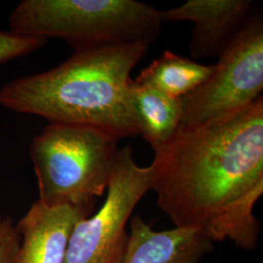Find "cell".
I'll return each instance as SVG.
<instances>
[{"mask_svg": "<svg viewBox=\"0 0 263 263\" xmlns=\"http://www.w3.org/2000/svg\"><path fill=\"white\" fill-rule=\"evenodd\" d=\"M9 31L64 39L74 50L143 44L159 36L160 11L136 0H24L10 14Z\"/></svg>", "mask_w": 263, "mask_h": 263, "instance_id": "3", "label": "cell"}, {"mask_svg": "<svg viewBox=\"0 0 263 263\" xmlns=\"http://www.w3.org/2000/svg\"><path fill=\"white\" fill-rule=\"evenodd\" d=\"M47 40L28 37L0 30V64L27 56L44 47Z\"/></svg>", "mask_w": 263, "mask_h": 263, "instance_id": "12", "label": "cell"}, {"mask_svg": "<svg viewBox=\"0 0 263 263\" xmlns=\"http://www.w3.org/2000/svg\"><path fill=\"white\" fill-rule=\"evenodd\" d=\"M119 139L79 124L50 122L30 143L38 201L93 210L106 191Z\"/></svg>", "mask_w": 263, "mask_h": 263, "instance_id": "4", "label": "cell"}, {"mask_svg": "<svg viewBox=\"0 0 263 263\" xmlns=\"http://www.w3.org/2000/svg\"><path fill=\"white\" fill-rule=\"evenodd\" d=\"M151 189V168L141 167L130 145L119 148L104 205L76 223L65 263H123L133 211Z\"/></svg>", "mask_w": 263, "mask_h": 263, "instance_id": "5", "label": "cell"}, {"mask_svg": "<svg viewBox=\"0 0 263 263\" xmlns=\"http://www.w3.org/2000/svg\"><path fill=\"white\" fill-rule=\"evenodd\" d=\"M217 59L207 80L181 99V125H197L222 118L262 97L261 13H254L239 36Z\"/></svg>", "mask_w": 263, "mask_h": 263, "instance_id": "6", "label": "cell"}, {"mask_svg": "<svg viewBox=\"0 0 263 263\" xmlns=\"http://www.w3.org/2000/svg\"><path fill=\"white\" fill-rule=\"evenodd\" d=\"M254 15L251 0H188L178 7L160 11L163 24L193 23L189 51L195 62L220 56Z\"/></svg>", "mask_w": 263, "mask_h": 263, "instance_id": "7", "label": "cell"}, {"mask_svg": "<svg viewBox=\"0 0 263 263\" xmlns=\"http://www.w3.org/2000/svg\"><path fill=\"white\" fill-rule=\"evenodd\" d=\"M214 242L199 227L175 226L154 230L134 216L123 263H199L213 251Z\"/></svg>", "mask_w": 263, "mask_h": 263, "instance_id": "9", "label": "cell"}, {"mask_svg": "<svg viewBox=\"0 0 263 263\" xmlns=\"http://www.w3.org/2000/svg\"><path fill=\"white\" fill-rule=\"evenodd\" d=\"M91 210L34 202L16 224L21 242L11 263H65L69 237Z\"/></svg>", "mask_w": 263, "mask_h": 263, "instance_id": "8", "label": "cell"}, {"mask_svg": "<svg viewBox=\"0 0 263 263\" xmlns=\"http://www.w3.org/2000/svg\"><path fill=\"white\" fill-rule=\"evenodd\" d=\"M213 70L214 65H202L166 50L142 69L135 81L170 98L181 100L203 84Z\"/></svg>", "mask_w": 263, "mask_h": 263, "instance_id": "11", "label": "cell"}, {"mask_svg": "<svg viewBox=\"0 0 263 263\" xmlns=\"http://www.w3.org/2000/svg\"><path fill=\"white\" fill-rule=\"evenodd\" d=\"M154 153L151 189L175 226L254 249V208L263 194V97L222 118L180 125Z\"/></svg>", "mask_w": 263, "mask_h": 263, "instance_id": "1", "label": "cell"}, {"mask_svg": "<svg viewBox=\"0 0 263 263\" xmlns=\"http://www.w3.org/2000/svg\"><path fill=\"white\" fill-rule=\"evenodd\" d=\"M130 99L140 135L154 152L158 151L179 131L182 120L181 100L170 98L135 80L130 85Z\"/></svg>", "mask_w": 263, "mask_h": 263, "instance_id": "10", "label": "cell"}, {"mask_svg": "<svg viewBox=\"0 0 263 263\" xmlns=\"http://www.w3.org/2000/svg\"><path fill=\"white\" fill-rule=\"evenodd\" d=\"M149 46L124 44L74 50L47 71L23 76L0 88V105L50 122L79 124L119 140L140 130L132 109L131 73Z\"/></svg>", "mask_w": 263, "mask_h": 263, "instance_id": "2", "label": "cell"}]
</instances>
